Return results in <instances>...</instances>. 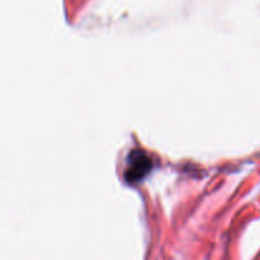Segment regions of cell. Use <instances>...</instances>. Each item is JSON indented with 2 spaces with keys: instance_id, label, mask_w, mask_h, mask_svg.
Segmentation results:
<instances>
[{
  "instance_id": "obj_1",
  "label": "cell",
  "mask_w": 260,
  "mask_h": 260,
  "mask_svg": "<svg viewBox=\"0 0 260 260\" xmlns=\"http://www.w3.org/2000/svg\"><path fill=\"white\" fill-rule=\"evenodd\" d=\"M149 169H150V161L147 160V159H145L143 154H137V160H136V159L132 160L129 172L132 174V180H134L142 177Z\"/></svg>"
}]
</instances>
